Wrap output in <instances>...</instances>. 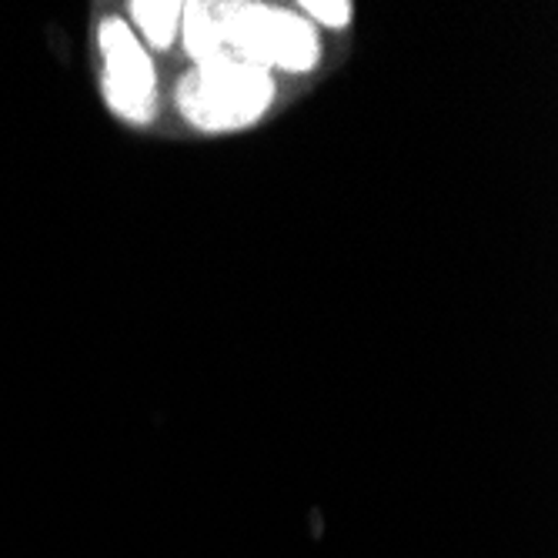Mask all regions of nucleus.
Returning <instances> with one entry per match:
<instances>
[{
	"mask_svg": "<svg viewBox=\"0 0 558 558\" xmlns=\"http://www.w3.org/2000/svg\"><path fill=\"white\" fill-rule=\"evenodd\" d=\"M275 105V77L228 50L194 64L178 84V108L201 131H241L258 124Z\"/></svg>",
	"mask_w": 558,
	"mask_h": 558,
	"instance_id": "obj_1",
	"label": "nucleus"
},
{
	"mask_svg": "<svg viewBox=\"0 0 558 558\" xmlns=\"http://www.w3.org/2000/svg\"><path fill=\"white\" fill-rule=\"evenodd\" d=\"M225 50L238 61H247L262 71H288L304 74L315 71L322 61L318 27L301 11L251 4V0H228L215 4Z\"/></svg>",
	"mask_w": 558,
	"mask_h": 558,
	"instance_id": "obj_2",
	"label": "nucleus"
},
{
	"mask_svg": "<svg viewBox=\"0 0 558 558\" xmlns=\"http://www.w3.org/2000/svg\"><path fill=\"white\" fill-rule=\"evenodd\" d=\"M97 47H100V64H105V97L108 108L131 121V124H147L155 114L158 100V71L150 61V50L141 44L134 27L108 14L97 27Z\"/></svg>",
	"mask_w": 558,
	"mask_h": 558,
	"instance_id": "obj_3",
	"label": "nucleus"
},
{
	"mask_svg": "<svg viewBox=\"0 0 558 558\" xmlns=\"http://www.w3.org/2000/svg\"><path fill=\"white\" fill-rule=\"evenodd\" d=\"M181 37H184L187 58L194 64L221 54L225 40H221V24H218L215 4H205V0H194V4H181Z\"/></svg>",
	"mask_w": 558,
	"mask_h": 558,
	"instance_id": "obj_4",
	"label": "nucleus"
},
{
	"mask_svg": "<svg viewBox=\"0 0 558 558\" xmlns=\"http://www.w3.org/2000/svg\"><path fill=\"white\" fill-rule=\"evenodd\" d=\"M128 11L144 47L171 50L174 37L181 34V4L174 0H137Z\"/></svg>",
	"mask_w": 558,
	"mask_h": 558,
	"instance_id": "obj_5",
	"label": "nucleus"
},
{
	"mask_svg": "<svg viewBox=\"0 0 558 558\" xmlns=\"http://www.w3.org/2000/svg\"><path fill=\"white\" fill-rule=\"evenodd\" d=\"M304 17L312 24H325V27H344L351 21V4L348 0H304L301 4Z\"/></svg>",
	"mask_w": 558,
	"mask_h": 558,
	"instance_id": "obj_6",
	"label": "nucleus"
}]
</instances>
